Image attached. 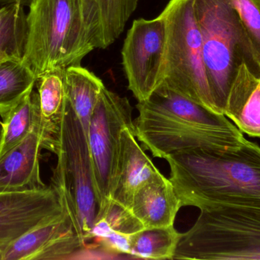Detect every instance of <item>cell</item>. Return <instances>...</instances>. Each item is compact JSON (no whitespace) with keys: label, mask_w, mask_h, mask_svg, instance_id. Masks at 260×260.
<instances>
[{"label":"cell","mask_w":260,"mask_h":260,"mask_svg":"<svg viewBox=\"0 0 260 260\" xmlns=\"http://www.w3.org/2000/svg\"><path fill=\"white\" fill-rule=\"evenodd\" d=\"M170 180L182 207L215 205L260 208V147L246 140L224 149H196L167 156Z\"/></svg>","instance_id":"1"},{"label":"cell","mask_w":260,"mask_h":260,"mask_svg":"<svg viewBox=\"0 0 260 260\" xmlns=\"http://www.w3.org/2000/svg\"><path fill=\"white\" fill-rule=\"evenodd\" d=\"M136 108L135 136L156 158L200 148H236L247 140L224 114L163 85Z\"/></svg>","instance_id":"2"},{"label":"cell","mask_w":260,"mask_h":260,"mask_svg":"<svg viewBox=\"0 0 260 260\" xmlns=\"http://www.w3.org/2000/svg\"><path fill=\"white\" fill-rule=\"evenodd\" d=\"M27 15L22 60L37 77L80 65L101 45L95 0H34Z\"/></svg>","instance_id":"3"},{"label":"cell","mask_w":260,"mask_h":260,"mask_svg":"<svg viewBox=\"0 0 260 260\" xmlns=\"http://www.w3.org/2000/svg\"><path fill=\"white\" fill-rule=\"evenodd\" d=\"M47 150L57 157L50 186L85 244L92 239L98 201L88 138L67 98L60 123Z\"/></svg>","instance_id":"4"},{"label":"cell","mask_w":260,"mask_h":260,"mask_svg":"<svg viewBox=\"0 0 260 260\" xmlns=\"http://www.w3.org/2000/svg\"><path fill=\"white\" fill-rule=\"evenodd\" d=\"M194 11L211 94L217 109L224 114L240 66L245 64L259 78L260 67L231 0H194Z\"/></svg>","instance_id":"5"},{"label":"cell","mask_w":260,"mask_h":260,"mask_svg":"<svg viewBox=\"0 0 260 260\" xmlns=\"http://www.w3.org/2000/svg\"><path fill=\"white\" fill-rule=\"evenodd\" d=\"M174 259H260V208L215 205L200 209Z\"/></svg>","instance_id":"6"},{"label":"cell","mask_w":260,"mask_h":260,"mask_svg":"<svg viewBox=\"0 0 260 260\" xmlns=\"http://www.w3.org/2000/svg\"><path fill=\"white\" fill-rule=\"evenodd\" d=\"M160 14L167 24L165 76L161 85L219 113L206 76L194 0H170Z\"/></svg>","instance_id":"7"},{"label":"cell","mask_w":260,"mask_h":260,"mask_svg":"<svg viewBox=\"0 0 260 260\" xmlns=\"http://www.w3.org/2000/svg\"><path fill=\"white\" fill-rule=\"evenodd\" d=\"M132 113L127 98L104 87L87 133L98 201L95 221L105 215L111 205L121 132L125 128L135 131Z\"/></svg>","instance_id":"8"},{"label":"cell","mask_w":260,"mask_h":260,"mask_svg":"<svg viewBox=\"0 0 260 260\" xmlns=\"http://www.w3.org/2000/svg\"><path fill=\"white\" fill-rule=\"evenodd\" d=\"M167 24L165 17L135 20L123 43L122 60L128 88L138 102L146 100L165 76Z\"/></svg>","instance_id":"9"},{"label":"cell","mask_w":260,"mask_h":260,"mask_svg":"<svg viewBox=\"0 0 260 260\" xmlns=\"http://www.w3.org/2000/svg\"><path fill=\"white\" fill-rule=\"evenodd\" d=\"M51 186L37 190L0 193V250L33 227L63 215Z\"/></svg>","instance_id":"10"},{"label":"cell","mask_w":260,"mask_h":260,"mask_svg":"<svg viewBox=\"0 0 260 260\" xmlns=\"http://www.w3.org/2000/svg\"><path fill=\"white\" fill-rule=\"evenodd\" d=\"M43 148L39 110L28 135L0 157V193L47 187L41 180L40 172L39 156Z\"/></svg>","instance_id":"11"},{"label":"cell","mask_w":260,"mask_h":260,"mask_svg":"<svg viewBox=\"0 0 260 260\" xmlns=\"http://www.w3.org/2000/svg\"><path fill=\"white\" fill-rule=\"evenodd\" d=\"M159 172L136 141L135 131L125 128L120 136V154L113 184L111 203L131 210L136 191Z\"/></svg>","instance_id":"12"},{"label":"cell","mask_w":260,"mask_h":260,"mask_svg":"<svg viewBox=\"0 0 260 260\" xmlns=\"http://www.w3.org/2000/svg\"><path fill=\"white\" fill-rule=\"evenodd\" d=\"M181 208L171 180L159 171L136 191L131 211L144 227L148 228L174 225Z\"/></svg>","instance_id":"13"},{"label":"cell","mask_w":260,"mask_h":260,"mask_svg":"<svg viewBox=\"0 0 260 260\" xmlns=\"http://www.w3.org/2000/svg\"><path fill=\"white\" fill-rule=\"evenodd\" d=\"M223 114L241 132L260 137V78L244 64L232 82Z\"/></svg>","instance_id":"14"},{"label":"cell","mask_w":260,"mask_h":260,"mask_svg":"<svg viewBox=\"0 0 260 260\" xmlns=\"http://www.w3.org/2000/svg\"><path fill=\"white\" fill-rule=\"evenodd\" d=\"M73 233L76 234L73 224L63 214L27 230L0 250V260H34L38 253L59 238Z\"/></svg>","instance_id":"15"},{"label":"cell","mask_w":260,"mask_h":260,"mask_svg":"<svg viewBox=\"0 0 260 260\" xmlns=\"http://www.w3.org/2000/svg\"><path fill=\"white\" fill-rule=\"evenodd\" d=\"M64 70L49 72L37 80L44 149L56 134L63 114L67 101Z\"/></svg>","instance_id":"16"},{"label":"cell","mask_w":260,"mask_h":260,"mask_svg":"<svg viewBox=\"0 0 260 260\" xmlns=\"http://www.w3.org/2000/svg\"><path fill=\"white\" fill-rule=\"evenodd\" d=\"M64 81L67 99L87 136L90 119L105 85L100 78L81 64L67 67L64 70Z\"/></svg>","instance_id":"17"},{"label":"cell","mask_w":260,"mask_h":260,"mask_svg":"<svg viewBox=\"0 0 260 260\" xmlns=\"http://www.w3.org/2000/svg\"><path fill=\"white\" fill-rule=\"evenodd\" d=\"M38 112V94L32 91L2 118L0 157L28 135L36 122Z\"/></svg>","instance_id":"18"},{"label":"cell","mask_w":260,"mask_h":260,"mask_svg":"<svg viewBox=\"0 0 260 260\" xmlns=\"http://www.w3.org/2000/svg\"><path fill=\"white\" fill-rule=\"evenodd\" d=\"M182 234L174 225L148 227L129 235V255L151 259H174Z\"/></svg>","instance_id":"19"},{"label":"cell","mask_w":260,"mask_h":260,"mask_svg":"<svg viewBox=\"0 0 260 260\" xmlns=\"http://www.w3.org/2000/svg\"><path fill=\"white\" fill-rule=\"evenodd\" d=\"M38 77L20 61L0 64V116L2 118L26 95L33 91Z\"/></svg>","instance_id":"20"},{"label":"cell","mask_w":260,"mask_h":260,"mask_svg":"<svg viewBox=\"0 0 260 260\" xmlns=\"http://www.w3.org/2000/svg\"><path fill=\"white\" fill-rule=\"evenodd\" d=\"M26 18L19 5H6L0 9V64L22 60L27 37Z\"/></svg>","instance_id":"21"},{"label":"cell","mask_w":260,"mask_h":260,"mask_svg":"<svg viewBox=\"0 0 260 260\" xmlns=\"http://www.w3.org/2000/svg\"><path fill=\"white\" fill-rule=\"evenodd\" d=\"M101 21V49L112 44L123 33L139 0H95Z\"/></svg>","instance_id":"22"},{"label":"cell","mask_w":260,"mask_h":260,"mask_svg":"<svg viewBox=\"0 0 260 260\" xmlns=\"http://www.w3.org/2000/svg\"><path fill=\"white\" fill-rule=\"evenodd\" d=\"M260 67V0H231Z\"/></svg>","instance_id":"23"},{"label":"cell","mask_w":260,"mask_h":260,"mask_svg":"<svg viewBox=\"0 0 260 260\" xmlns=\"http://www.w3.org/2000/svg\"><path fill=\"white\" fill-rule=\"evenodd\" d=\"M97 221H102L110 230L123 235H133L145 228L131 210L114 203H111L105 215Z\"/></svg>","instance_id":"24"},{"label":"cell","mask_w":260,"mask_h":260,"mask_svg":"<svg viewBox=\"0 0 260 260\" xmlns=\"http://www.w3.org/2000/svg\"><path fill=\"white\" fill-rule=\"evenodd\" d=\"M34 0H0V5L6 6V5L18 4L19 6H30Z\"/></svg>","instance_id":"25"}]
</instances>
